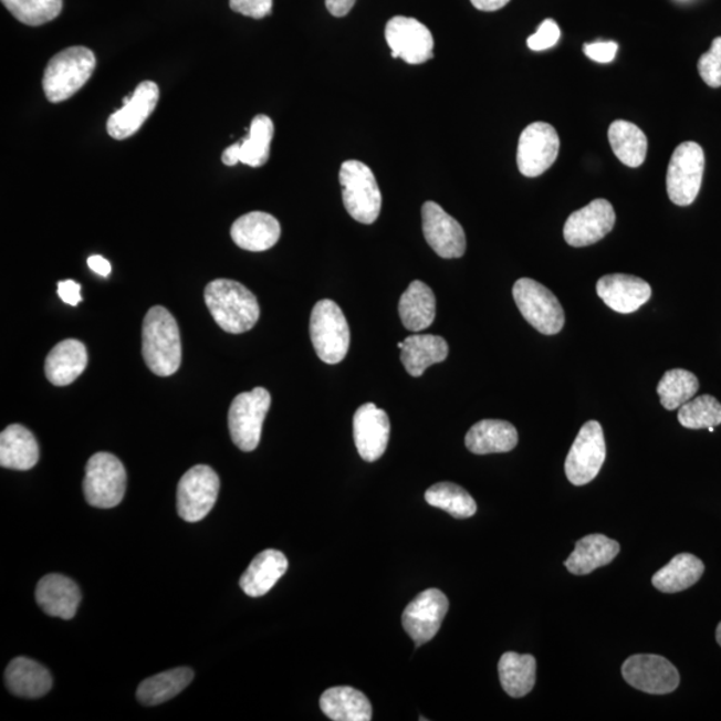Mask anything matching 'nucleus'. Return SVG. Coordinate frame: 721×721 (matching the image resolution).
<instances>
[{
	"mask_svg": "<svg viewBox=\"0 0 721 721\" xmlns=\"http://www.w3.org/2000/svg\"><path fill=\"white\" fill-rule=\"evenodd\" d=\"M205 302L222 331L241 334L253 330L260 320V304L242 283L215 280L205 289Z\"/></svg>",
	"mask_w": 721,
	"mask_h": 721,
	"instance_id": "1",
	"label": "nucleus"
},
{
	"mask_svg": "<svg viewBox=\"0 0 721 721\" xmlns=\"http://www.w3.org/2000/svg\"><path fill=\"white\" fill-rule=\"evenodd\" d=\"M142 354L154 375L173 376L182 360V344L176 318L164 306L147 312L142 330Z\"/></svg>",
	"mask_w": 721,
	"mask_h": 721,
	"instance_id": "2",
	"label": "nucleus"
},
{
	"mask_svg": "<svg viewBox=\"0 0 721 721\" xmlns=\"http://www.w3.org/2000/svg\"><path fill=\"white\" fill-rule=\"evenodd\" d=\"M96 66L92 50L83 46L69 48L51 58L43 75V92L51 103L71 98L92 79Z\"/></svg>",
	"mask_w": 721,
	"mask_h": 721,
	"instance_id": "3",
	"label": "nucleus"
},
{
	"mask_svg": "<svg viewBox=\"0 0 721 721\" xmlns=\"http://www.w3.org/2000/svg\"><path fill=\"white\" fill-rule=\"evenodd\" d=\"M339 182L345 209L353 220L364 224L375 223L382 212L383 196L370 167L359 160H346L341 166Z\"/></svg>",
	"mask_w": 721,
	"mask_h": 721,
	"instance_id": "4",
	"label": "nucleus"
},
{
	"mask_svg": "<svg viewBox=\"0 0 721 721\" xmlns=\"http://www.w3.org/2000/svg\"><path fill=\"white\" fill-rule=\"evenodd\" d=\"M311 338L317 356L325 364L336 365L346 357L351 330L343 309L332 300H321L311 315Z\"/></svg>",
	"mask_w": 721,
	"mask_h": 721,
	"instance_id": "5",
	"label": "nucleus"
},
{
	"mask_svg": "<svg viewBox=\"0 0 721 721\" xmlns=\"http://www.w3.org/2000/svg\"><path fill=\"white\" fill-rule=\"evenodd\" d=\"M126 484V469L118 457L106 452L90 457L83 480V493L88 505L101 510L119 505L125 498Z\"/></svg>",
	"mask_w": 721,
	"mask_h": 721,
	"instance_id": "6",
	"label": "nucleus"
},
{
	"mask_svg": "<svg viewBox=\"0 0 721 721\" xmlns=\"http://www.w3.org/2000/svg\"><path fill=\"white\" fill-rule=\"evenodd\" d=\"M272 404L265 388H255L238 395L229 409L231 440L242 452H253L260 446L263 421Z\"/></svg>",
	"mask_w": 721,
	"mask_h": 721,
	"instance_id": "7",
	"label": "nucleus"
},
{
	"mask_svg": "<svg viewBox=\"0 0 721 721\" xmlns=\"http://www.w3.org/2000/svg\"><path fill=\"white\" fill-rule=\"evenodd\" d=\"M513 299L520 313L534 330L545 336L562 332L565 324L564 309L548 288L531 279H520L514 283Z\"/></svg>",
	"mask_w": 721,
	"mask_h": 721,
	"instance_id": "8",
	"label": "nucleus"
},
{
	"mask_svg": "<svg viewBox=\"0 0 721 721\" xmlns=\"http://www.w3.org/2000/svg\"><path fill=\"white\" fill-rule=\"evenodd\" d=\"M704 167V150L697 142H685L676 147L667 173L668 197L675 205L694 202L703 182Z\"/></svg>",
	"mask_w": 721,
	"mask_h": 721,
	"instance_id": "9",
	"label": "nucleus"
},
{
	"mask_svg": "<svg viewBox=\"0 0 721 721\" xmlns=\"http://www.w3.org/2000/svg\"><path fill=\"white\" fill-rule=\"evenodd\" d=\"M220 478L208 466H196L180 479L177 489V510L180 519L198 523L215 508L220 493Z\"/></svg>",
	"mask_w": 721,
	"mask_h": 721,
	"instance_id": "10",
	"label": "nucleus"
},
{
	"mask_svg": "<svg viewBox=\"0 0 721 721\" xmlns=\"http://www.w3.org/2000/svg\"><path fill=\"white\" fill-rule=\"evenodd\" d=\"M607 457L604 431L597 421L583 425L565 460L566 478L573 485L583 487L597 478Z\"/></svg>",
	"mask_w": 721,
	"mask_h": 721,
	"instance_id": "11",
	"label": "nucleus"
},
{
	"mask_svg": "<svg viewBox=\"0 0 721 721\" xmlns=\"http://www.w3.org/2000/svg\"><path fill=\"white\" fill-rule=\"evenodd\" d=\"M560 138L555 127L545 122H534L520 135L518 166L527 178L541 176L556 163Z\"/></svg>",
	"mask_w": 721,
	"mask_h": 721,
	"instance_id": "12",
	"label": "nucleus"
},
{
	"mask_svg": "<svg viewBox=\"0 0 721 721\" xmlns=\"http://www.w3.org/2000/svg\"><path fill=\"white\" fill-rule=\"evenodd\" d=\"M385 40L393 58L409 64H422L433 58L435 38L427 25L415 18H391L385 28Z\"/></svg>",
	"mask_w": 721,
	"mask_h": 721,
	"instance_id": "13",
	"label": "nucleus"
},
{
	"mask_svg": "<svg viewBox=\"0 0 721 721\" xmlns=\"http://www.w3.org/2000/svg\"><path fill=\"white\" fill-rule=\"evenodd\" d=\"M621 672L630 687L646 693H671L680 685L678 669L658 655H635L624 662Z\"/></svg>",
	"mask_w": 721,
	"mask_h": 721,
	"instance_id": "14",
	"label": "nucleus"
},
{
	"mask_svg": "<svg viewBox=\"0 0 721 721\" xmlns=\"http://www.w3.org/2000/svg\"><path fill=\"white\" fill-rule=\"evenodd\" d=\"M448 597L441 591L430 588L421 592L403 614V626L416 641V646L430 641L439 633L448 614Z\"/></svg>",
	"mask_w": 721,
	"mask_h": 721,
	"instance_id": "15",
	"label": "nucleus"
},
{
	"mask_svg": "<svg viewBox=\"0 0 721 721\" xmlns=\"http://www.w3.org/2000/svg\"><path fill=\"white\" fill-rule=\"evenodd\" d=\"M616 223L614 206L598 198L585 208L572 212L564 227L566 243L573 248L591 247L607 237Z\"/></svg>",
	"mask_w": 721,
	"mask_h": 721,
	"instance_id": "16",
	"label": "nucleus"
},
{
	"mask_svg": "<svg viewBox=\"0 0 721 721\" xmlns=\"http://www.w3.org/2000/svg\"><path fill=\"white\" fill-rule=\"evenodd\" d=\"M422 231L429 247L441 259H461L466 254V231L439 203L431 201L424 203Z\"/></svg>",
	"mask_w": 721,
	"mask_h": 721,
	"instance_id": "17",
	"label": "nucleus"
},
{
	"mask_svg": "<svg viewBox=\"0 0 721 721\" xmlns=\"http://www.w3.org/2000/svg\"><path fill=\"white\" fill-rule=\"evenodd\" d=\"M159 101V87L156 82L145 81L130 98L126 100L119 111L107 121V133L112 138L124 140L133 137L144 126L147 118L156 111Z\"/></svg>",
	"mask_w": 721,
	"mask_h": 721,
	"instance_id": "18",
	"label": "nucleus"
},
{
	"mask_svg": "<svg viewBox=\"0 0 721 721\" xmlns=\"http://www.w3.org/2000/svg\"><path fill=\"white\" fill-rule=\"evenodd\" d=\"M354 442L363 460L375 462L385 453L390 437V421L384 409L368 403L353 418Z\"/></svg>",
	"mask_w": 721,
	"mask_h": 721,
	"instance_id": "19",
	"label": "nucleus"
},
{
	"mask_svg": "<svg viewBox=\"0 0 721 721\" xmlns=\"http://www.w3.org/2000/svg\"><path fill=\"white\" fill-rule=\"evenodd\" d=\"M596 292L605 305L621 314L639 311L652 295L651 285L647 281L629 274L602 276L597 282Z\"/></svg>",
	"mask_w": 721,
	"mask_h": 721,
	"instance_id": "20",
	"label": "nucleus"
},
{
	"mask_svg": "<svg viewBox=\"0 0 721 721\" xmlns=\"http://www.w3.org/2000/svg\"><path fill=\"white\" fill-rule=\"evenodd\" d=\"M273 137V121L268 115H257L251 121L248 137L229 146L222 154V163L227 166L244 164L251 167H261L269 160Z\"/></svg>",
	"mask_w": 721,
	"mask_h": 721,
	"instance_id": "21",
	"label": "nucleus"
},
{
	"mask_svg": "<svg viewBox=\"0 0 721 721\" xmlns=\"http://www.w3.org/2000/svg\"><path fill=\"white\" fill-rule=\"evenodd\" d=\"M35 597L44 614L63 620L73 619L82 600L79 585L56 573L42 577L36 585Z\"/></svg>",
	"mask_w": 721,
	"mask_h": 721,
	"instance_id": "22",
	"label": "nucleus"
},
{
	"mask_svg": "<svg viewBox=\"0 0 721 721\" xmlns=\"http://www.w3.org/2000/svg\"><path fill=\"white\" fill-rule=\"evenodd\" d=\"M230 234L238 248L259 253L272 249L279 242L281 224L268 212L251 211L238 218Z\"/></svg>",
	"mask_w": 721,
	"mask_h": 721,
	"instance_id": "23",
	"label": "nucleus"
},
{
	"mask_svg": "<svg viewBox=\"0 0 721 721\" xmlns=\"http://www.w3.org/2000/svg\"><path fill=\"white\" fill-rule=\"evenodd\" d=\"M87 363L86 346L79 339H64L49 353L44 373L51 384L66 386L85 372Z\"/></svg>",
	"mask_w": 721,
	"mask_h": 721,
	"instance_id": "24",
	"label": "nucleus"
},
{
	"mask_svg": "<svg viewBox=\"0 0 721 721\" xmlns=\"http://www.w3.org/2000/svg\"><path fill=\"white\" fill-rule=\"evenodd\" d=\"M620 544L604 534H589L578 540L575 551L566 560L565 566L572 575H589L597 568L608 565L619 555Z\"/></svg>",
	"mask_w": 721,
	"mask_h": 721,
	"instance_id": "25",
	"label": "nucleus"
},
{
	"mask_svg": "<svg viewBox=\"0 0 721 721\" xmlns=\"http://www.w3.org/2000/svg\"><path fill=\"white\" fill-rule=\"evenodd\" d=\"M40 461L35 436L22 425L14 424L0 435V466L14 471H30Z\"/></svg>",
	"mask_w": 721,
	"mask_h": 721,
	"instance_id": "26",
	"label": "nucleus"
},
{
	"mask_svg": "<svg viewBox=\"0 0 721 721\" xmlns=\"http://www.w3.org/2000/svg\"><path fill=\"white\" fill-rule=\"evenodd\" d=\"M4 680L12 694L25 699L42 698L53 687L48 668L28 658L12 660L6 669Z\"/></svg>",
	"mask_w": 721,
	"mask_h": 721,
	"instance_id": "27",
	"label": "nucleus"
},
{
	"mask_svg": "<svg viewBox=\"0 0 721 721\" xmlns=\"http://www.w3.org/2000/svg\"><path fill=\"white\" fill-rule=\"evenodd\" d=\"M519 433L511 422L482 420L469 429L466 446L474 454L506 453L516 448Z\"/></svg>",
	"mask_w": 721,
	"mask_h": 721,
	"instance_id": "28",
	"label": "nucleus"
},
{
	"mask_svg": "<svg viewBox=\"0 0 721 721\" xmlns=\"http://www.w3.org/2000/svg\"><path fill=\"white\" fill-rule=\"evenodd\" d=\"M288 558L282 552L268 550L250 563L241 576L240 585L250 597L267 595L288 571Z\"/></svg>",
	"mask_w": 721,
	"mask_h": 721,
	"instance_id": "29",
	"label": "nucleus"
},
{
	"mask_svg": "<svg viewBox=\"0 0 721 721\" xmlns=\"http://www.w3.org/2000/svg\"><path fill=\"white\" fill-rule=\"evenodd\" d=\"M449 354L447 341L431 334H415L405 338L401 360L410 376L420 377L429 366L443 363Z\"/></svg>",
	"mask_w": 721,
	"mask_h": 721,
	"instance_id": "30",
	"label": "nucleus"
},
{
	"mask_svg": "<svg viewBox=\"0 0 721 721\" xmlns=\"http://www.w3.org/2000/svg\"><path fill=\"white\" fill-rule=\"evenodd\" d=\"M322 712L334 721H369L372 704L363 692L352 687H334L322 693Z\"/></svg>",
	"mask_w": 721,
	"mask_h": 721,
	"instance_id": "31",
	"label": "nucleus"
},
{
	"mask_svg": "<svg viewBox=\"0 0 721 721\" xmlns=\"http://www.w3.org/2000/svg\"><path fill=\"white\" fill-rule=\"evenodd\" d=\"M398 312L403 325L410 332L428 330L436 318V297L433 291L421 281L410 283L401 295Z\"/></svg>",
	"mask_w": 721,
	"mask_h": 721,
	"instance_id": "32",
	"label": "nucleus"
},
{
	"mask_svg": "<svg viewBox=\"0 0 721 721\" xmlns=\"http://www.w3.org/2000/svg\"><path fill=\"white\" fill-rule=\"evenodd\" d=\"M704 570L706 566L700 558L690 553H680L655 573L652 584L662 594H678L697 584L703 576Z\"/></svg>",
	"mask_w": 721,
	"mask_h": 721,
	"instance_id": "33",
	"label": "nucleus"
},
{
	"mask_svg": "<svg viewBox=\"0 0 721 721\" xmlns=\"http://www.w3.org/2000/svg\"><path fill=\"white\" fill-rule=\"evenodd\" d=\"M502 688L512 698H524L536 685V659L532 655L506 652L499 662Z\"/></svg>",
	"mask_w": 721,
	"mask_h": 721,
	"instance_id": "34",
	"label": "nucleus"
},
{
	"mask_svg": "<svg viewBox=\"0 0 721 721\" xmlns=\"http://www.w3.org/2000/svg\"><path fill=\"white\" fill-rule=\"evenodd\" d=\"M195 679V672L190 668L180 667L170 669L163 673L151 676V678L142 681L137 698L144 706H159L176 698L186 687Z\"/></svg>",
	"mask_w": 721,
	"mask_h": 721,
	"instance_id": "35",
	"label": "nucleus"
},
{
	"mask_svg": "<svg viewBox=\"0 0 721 721\" xmlns=\"http://www.w3.org/2000/svg\"><path fill=\"white\" fill-rule=\"evenodd\" d=\"M608 138L612 150L621 164L635 169L646 160L648 139L635 124L628 121H615L609 126Z\"/></svg>",
	"mask_w": 721,
	"mask_h": 721,
	"instance_id": "36",
	"label": "nucleus"
},
{
	"mask_svg": "<svg viewBox=\"0 0 721 721\" xmlns=\"http://www.w3.org/2000/svg\"><path fill=\"white\" fill-rule=\"evenodd\" d=\"M428 504L446 511L454 519H469L478 512V504L466 489L452 482H439L425 493Z\"/></svg>",
	"mask_w": 721,
	"mask_h": 721,
	"instance_id": "37",
	"label": "nucleus"
},
{
	"mask_svg": "<svg viewBox=\"0 0 721 721\" xmlns=\"http://www.w3.org/2000/svg\"><path fill=\"white\" fill-rule=\"evenodd\" d=\"M699 390V379L685 369L668 370L660 379L658 395L667 410H675L691 401Z\"/></svg>",
	"mask_w": 721,
	"mask_h": 721,
	"instance_id": "38",
	"label": "nucleus"
},
{
	"mask_svg": "<svg viewBox=\"0 0 721 721\" xmlns=\"http://www.w3.org/2000/svg\"><path fill=\"white\" fill-rule=\"evenodd\" d=\"M678 417L687 429L718 427L721 424V404L710 395L699 396L681 405Z\"/></svg>",
	"mask_w": 721,
	"mask_h": 721,
	"instance_id": "39",
	"label": "nucleus"
},
{
	"mask_svg": "<svg viewBox=\"0 0 721 721\" xmlns=\"http://www.w3.org/2000/svg\"><path fill=\"white\" fill-rule=\"evenodd\" d=\"M19 22L28 25H42L60 17L63 0H2Z\"/></svg>",
	"mask_w": 721,
	"mask_h": 721,
	"instance_id": "40",
	"label": "nucleus"
},
{
	"mask_svg": "<svg viewBox=\"0 0 721 721\" xmlns=\"http://www.w3.org/2000/svg\"><path fill=\"white\" fill-rule=\"evenodd\" d=\"M698 70L708 86L721 87V36L714 38L710 51L700 56Z\"/></svg>",
	"mask_w": 721,
	"mask_h": 721,
	"instance_id": "41",
	"label": "nucleus"
},
{
	"mask_svg": "<svg viewBox=\"0 0 721 721\" xmlns=\"http://www.w3.org/2000/svg\"><path fill=\"white\" fill-rule=\"evenodd\" d=\"M560 35L558 24L553 19H546L540 24L536 34L527 38L526 44L533 51H544L556 46Z\"/></svg>",
	"mask_w": 721,
	"mask_h": 721,
	"instance_id": "42",
	"label": "nucleus"
},
{
	"mask_svg": "<svg viewBox=\"0 0 721 721\" xmlns=\"http://www.w3.org/2000/svg\"><path fill=\"white\" fill-rule=\"evenodd\" d=\"M230 9L238 14L262 19L273 10V0H230Z\"/></svg>",
	"mask_w": 721,
	"mask_h": 721,
	"instance_id": "43",
	"label": "nucleus"
},
{
	"mask_svg": "<svg viewBox=\"0 0 721 721\" xmlns=\"http://www.w3.org/2000/svg\"><path fill=\"white\" fill-rule=\"evenodd\" d=\"M584 54L597 63H610L615 60L619 44L616 42H596L584 44Z\"/></svg>",
	"mask_w": 721,
	"mask_h": 721,
	"instance_id": "44",
	"label": "nucleus"
},
{
	"mask_svg": "<svg viewBox=\"0 0 721 721\" xmlns=\"http://www.w3.org/2000/svg\"><path fill=\"white\" fill-rule=\"evenodd\" d=\"M81 289L79 282L73 280L58 282V295L64 304L76 306L82 302Z\"/></svg>",
	"mask_w": 721,
	"mask_h": 721,
	"instance_id": "45",
	"label": "nucleus"
},
{
	"mask_svg": "<svg viewBox=\"0 0 721 721\" xmlns=\"http://www.w3.org/2000/svg\"><path fill=\"white\" fill-rule=\"evenodd\" d=\"M356 0H326V9L333 17L343 18L353 9Z\"/></svg>",
	"mask_w": 721,
	"mask_h": 721,
	"instance_id": "46",
	"label": "nucleus"
},
{
	"mask_svg": "<svg viewBox=\"0 0 721 721\" xmlns=\"http://www.w3.org/2000/svg\"><path fill=\"white\" fill-rule=\"evenodd\" d=\"M88 268L93 270L94 273L102 276H107L112 273V265L106 259H103L102 255H92L87 260Z\"/></svg>",
	"mask_w": 721,
	"mask_h": 721,
	"instance_id": "47",
	"label": "nucleus"
},
{
	"mask_svg": "<svg viewBox=\"0 0 721 721\" xmlns=\"http://www.w3.org/2000/svg\"><path fill=\"white\" fill-rule=\"evenodd\" d=\"M471 2L480 11L492 12L504 9L511 0H471Z\"/></svg>",
	"mask_w": 721,
	"mask_h": 721,
	"instance_id": "48",
	"label": "nucleus"
},
{
	"mask_svg": "<svg viewBox=\"0 0 721 721\" xmlns=\"http://www.w3.org/2000/svg\"><path fill=\"white\" fill-rule=\"evenodd\" d=\"M717 640L719 642V646L721 647V623L719 624L717 629Z\"/></svg>",
	"mask_w": 721,
	"mask_h": 721,
	"instance_id": "49",
	"label": "nucleus"
},
{
	"mask_svg": "<svg viewBox=\"0 0 721 721\" xmlns=\"http://www.w3.org/2000/svg\"><path fill=\"white\" fill-rule=\"evenodd\" d=\"M397 346H398V349H403L404 343H398Z\"/></svg>",
	"mask_w": 721,
	"mask_h": 721,
	"instance_id": "50",
	"label": "nucleus"
},
{
	"mask_svg": "<svg viewBox=\"0 0 721 721\" xmlns=\"http://www.w3.org/2000/svg\"><path fill=\"white\" fill-rule=\"evenodd\" d=\"M708 430H710L711 433H713V431H714V427L708 428Z\"/></svg>",
	"mask_w": 721,
	"mask_h": 721,
	"instance_id": "51",
	"label": "nucleus"
}]
</instances>
